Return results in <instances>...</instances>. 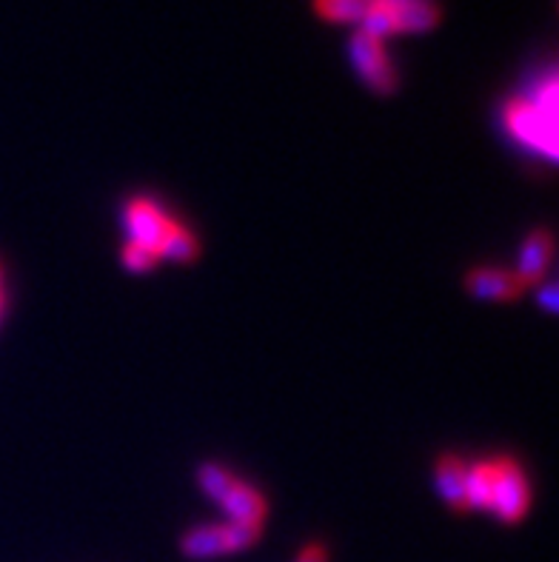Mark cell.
<instances>
[{"label":"cell","mask_w":559,"mask_h":562,"mask_svg":"<svg viewBox=\"0 0 559 562\" xmlns=\"http://www.w3.org/2000/svg\"><path fill=\"white\" fill-rule=\"evenodd\" d=\"M557 75L548 71L532 94L511 98L503 109V123L511 135L548 160H557Z\"/></svg>","instance_id":"6da1fadb"},{"label":"cell","mask_w":559,"mask_h":562,"mask_svg":"<svg viewBox=\"0 0 559 562\" xmlns=\"http://www.w3.org/2000/svg\"><path fill=\"white\" fill-rule=\"evenodd\" d=\"M439 18H443L439 0H366V14L357 29L385 41L391 35L432 32Z\"/></svg>","instance_id":"7a4b0ae2"},{"label":"cell","mask_w":559,"mask_h":562,"mask_svg":"<svg viewBox=\"0 0 559 562\" xmlns=\"http://www.w3.org/2000/svg\"><path fill=\"white\" fill-rule=\"evenodd\" d=\"M348 60H351V69L357 71V78L369 86L374 94H394L400 78H396V69L391 64L389 49H385V41L380 37L355 29L351 37H348Z\"/></svg>","instance_id":"3957f363"},{"label":"cell","mask_w":559,"mask_h":562,"mask_svg":"<svg viewBox=\"0 0 559 562\" xmlns=\"http://www.w3.org/2000/svg\"><path fill=\"white\" fill-rule=\"evenodd\" d=\"M494 465V492H491V514L500 522H519L532 508V485L517 460L511 457H496Z\"/></svg>","instance_id":"277c9868"},{"label":"cell","mask_w":559,"mask_h":562,"mask_svg":"<svg viewBox=\"0 0 559 562\" xmlns=\"http://www.w3.org/2000/svg\"><path fill=\"white\" fill-rule=\"evenodd\" d=\"M260 540L257 528L237 526V522H220V526H198L186 531L180 540V551L189 560H209V557L237 554L251 549Z\"/></svg>","instance_id":"5b68a950"},{"label":"cell","mask_w":559,"mask_h":562,"mask_svg":"<svg viewBox=\"0 0 559 562\" xmlns=\"http://www.w3.org/2000/svg\"><path fill=\"white\" fill-rule=\"evenodd\" d=\"M175 223L178 221H171L169 214L149 198H135L126 206L128 243H137V246L155 251V255L160 251V246H164L166 235H169Z\"/></svg>","instance_id":"8992f818"},{"label":"cell","mask_w":559,"mask_h":562,"mask_svg":"<svg viewBox=\"0 0 559 562\" xmlns=\"http://www.w3.org/2000/svg\"><path fill=\"white\" fill-rule=\"evenodd\" d=\"M528 285L508 269H491L480 266L466 274V292L477 300H491V303H511V300L523 297Z\"/></svg>","instance_id":"52a82bcc"},{"label":"cell","mask_w":559,"mask_h":562,"mask_svg":"<svg viewBox=\"0 0 559 562\" xmlns=\"http://www.w3.org/2000/svg\"><path fill=\"white\" fill-rule=\"evenodd\" d=\"M217 506L226 512L228 522H237V526L246 528H257L260 531L262 522H266V499L257 488H251L248 483H241V480H234L232 488H228L223 497L217 499Z\"/></svg>","instance_id":"ba28073f"},{"label":"cell","mask_w":559,"mask_h":562,"mask_svg":"<svg viewBox=\"0 0 559 562\" xmlns=\"http://www.w3.org/2000/svg\"><path fill=\"white\" fill-rule=\"evenodd\" d=\"M466 460L457 454H443L434 463V492L451 512H468L466 499Z\"/></svg>","instance_id":"9c48e42d"},{"label":"cell","mask_w":559,"mask_h":562,"mask_svg":"<svg viewBox=\"0 0 559 562\" xmlns=\"http://www.w3.org/2000/svg\"><path fill=\"white\" fill-rule=\"evenodd\" d=\"M551 255H554V240H551V232L546 228H537L532 235L525 237L523 249H519L517 257V274L525 285H534L543 280V274L548 271V263H551Z\"/></svg>","instance_id":"30bf717a"},{"label":"cell","mask_w":559,"mask_h":562,"mask_svg":"<svg viewBox=\"0 0 559 562\" xmlns=\"http://www.w3.org/2000/svg\"><path fill=\"white\" fill-rule=\"evenodd\" d=\"M491 492H494V465L491 460L468 465L466 471V499L474 512H491Z\"/></svg>","instance_id":"8fae6325"},{"label":"cell","mask_w":559,"mask_h":562,"mask_svg":"<svg viewBox=\"0 0 559 562\" xmlns=\"http://www.w3.org/2000/svg\"><path fill=\"white\" fill-rule=\"evenodd\" d=\"M198 255H200L198 237L191 235L186 226H180V223H175V226H171V232L166 235L164 246H160V251H157V257H160V260H175V263H191V260H194Z\"/></svg>","instance_id":"7c38bea8"},{"label":"cell","mask_w":559,"mask_h":562,"mask_svg":"<svg viewBox=\"0 0 559 562\" xmlns=\"http://www.w3.org/2000/svg\"><path fill=\"white\" fill-rule=\"evenodd\" d=\"M312 9L320 21L351 23L357 29L366 14V0H312Z\"/></svg>","instance_id":"4fadbf2b"},{"label":"cell","mask_w":559,"mask_h":562,"mask_svg":"<svg viewBox=\"0 0 559 562\" xmlns=\"http://www.w3.org/2000/svg\"><path fill=\"white\" fill-rule=\"evenodd\" d=\"M234 480L237 477H232V474H228V471L217 463H205V465H200V471H198L200 492H203L209 499H214V503H217V499L223 497L228 488H232Z\"/></svg>","instance_id":"5bb4252c"},{"label":"cell","mask_w":559,"mask_h":562,"mask_svg":"<svg viewBox=\"0 0 559 562\" xmlns=\"http://www.w3.org/2000/svg\"><path fill=\"white\" fill-rule=\"evenodd\" d=\"M121 263L126 271H135V274H143V271H152L157 263H160V257L155 251L143 249L137 243H126L121 251Z\"/></svg>","instance_id":"9a60e30c"},{"label":"cell","mask_w":559,"mask_h":562,"mask_svg":"<svg viewBox=\"0 0 559 562\" xmlns=\"http://www.w3.org/2000/svg\"><path fill=\"white\" fill-rule=\"evenodd\" d=\"M537 300L543 303V308L551 314L559 312V285L557 283H543L537 292Z\"/></svg>","instance_id":"2e32d148"},{"label":"cell","mask_w":559,"mask_h":562,"mask_svg":"<svg viewBox=\"0 0 559 562\" xmlns=\"http://www.w3.org/2000/svg\"><path fill=\"white\" fill-rule=\"evenodd\" d=\"M294 562H328L326 546H320V542H309V546L300 551L298 560H294Z\"/></svg>","instance_id":"e0dca14e"},{"label":"cell","mask_w":559,"mask_h":562,"mask_svg":"<svg viewBox=\"0 0 559 562\" xmlns=\"http://www.w3.org/2000/svg\"><path fill=\"white\" fill-rule=\"evenodd\" d=\"M0 312H3V269H0Z\"/></svg>","instance_id":"ac0fdd59"}]
</instances>
